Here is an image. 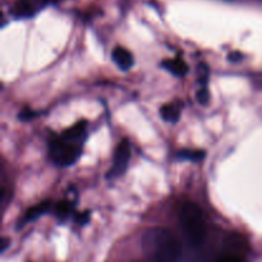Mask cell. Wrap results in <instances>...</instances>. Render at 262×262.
I'll list each match as a JSON object with an SVG mask.
<instances>
[{"instance_id":"obj_1","label":"cell","mask_w":262,"mask_h":262,"mask_svg":"<svg viewBox=\"0 0 262 262\" xmlns=\"http://www.w3.org/2000/svg\"><path fill=\"white\" fill-rule=\"evenodd\" d=\"M142 247L154 262H178L183 253L181 239L171 230L161 227L150 228L143 233Z\"/></svg>"},{"instance_id":"obj_2","label":"cell","mask_w":262,"mask_h":262,"mask_svg":"<svg viewBox=\"0 0 262 262\" xmlns=\"http://www.w3.org/2000/svg\"><path fill=\"white\" fill-rule=\"evenodd\" d=\"M86 136L87 123L78 122L61 136L53 138L49 143V155L53 163L59 166L73 165L81 156Z\"/></svg>"},{"instance_id":"obj_3","label":"cell","mask_w":262,"mask_h":262,"mask_svg":"<svg viewBox=\"0 0 262 262\" xmlns=\"http://www.w3.org/2000/svg\"><path fill=\"white\" fill-rule=\"evenodd\" d=\"M179 220L191 245H201L206 237V224L201 207L192 201L186 202L179 211Z\"/></svg>"},{"instance_id":"obj_4","label":"cell","mask_w":262,"mask_h":262,"mask_svg":"<svg viewBox=\"0 0 262 262\" xmlns=\"http://www.w3.org/2000/svg\"><path fill=\"white\" fill-rule=\"evenodd\" d=\"M53 2L54 0H14L10 8V14L15 19H30Z\"/></svg>"},{"instance_id":"obj_5","label":"cell","mask_w":262,"mask_h":262,"mask_svg":"<svg viewBox=\"0 0 262 262\" xmlns=\"http://www.w3.org/2000/svg\"><path fill=\"white\" fill-rule=\"evenodd\" d=\"M130 159V146L127 140L120 141L119 145L117 146L114 152V158H113V165L112 169L109 170V177H119L127 169L128 163Z\"/></svg>"},{"instance_id":"obj_6","label":"cell","mask_w":262,"mask_h":262,"mask_svg":"<svg viewBox=\"0 0 262 262\" xmlns=\"http://www.w3.org/2000/svg\"><path fill=\"white\" fill-rule=\"evenodd\" d=\"M113 60L115 61L118 67H119L122 71H128L129 68H132L133 63V55L130 54V51H128L127 49L120 48V46H117V48L113 50Z\"/></svg>"},{"instance_id":"obj_7","label":"cell","mask_w":262,"mask_h":262,"mask_svg":"<svg viewBox=\"0 0 262 262\" xmlns=\"http://www.w3.org/2000/svg\"><path fill=\"white\" fill-rule=\"evenodd\" d=\"M163 67L168 72L177 77H183L188 73V66L186 61L181 58H173V59H166L163 61Z\"/></svg>"},{"instance_id":"obj_8","label":"cell","mask_w":262,"mask_h":262,"mask_svg":"<svg viewBox=\"0 0 262 262\" xmlns=\"http://www.w3.org/2000/svg\"><path fill=\"white\" fill-rule=\"evenodd\" d=\"M161 117L166 122L176 123L181 117V106L178 104H168L161 107Z\"/></svg>"},{"instance_id":"obj_9","label":"cell","mask_w":262,"mask_h":262,"mask_svg":"<svg viewBox=\"0 0 262 262\" xmlns=\"http://www.w3.org/2000/svg\"><path fill=\"white\" fill-rule=\"evenodd\" d=\"M49 207H50V204H49V202H42V204H40V205H37V206L32 207V209H30L27 211V215H26V220L36 219V217L40 216V215L45 214V212L49 210Z\"/></svg>"},{"instance_id":"obj_10","label":"cell","mask_w":262,"mask_h":262,"mask_svg":"<svg viewBox=\"0 0 262 262\" xmlns=\"http://www.w3.org/2000/svg\"><path fill=\"white\" fill-rule=\"evenodd\" d=\"M178 158L186 159V160L200 161L205 158L204 151H194V150H182L179 151Z\"/></svg>"},{"instance_id":"obj_11","label":"cell","mask_w":262,"mask_h":262,"mask_svg":"<svg viewBox=\"0 0 262 262\" xmlns=\"http://www.w3.org/2000/svg\"><path fill=\"white\" fill-rule=\"evenodd\" d=\"M73 210V205H71L69 201H63V202H59L55 207V212L60 219H66L69 214L72 212Z\"/></svg>"},{"instance_id":"obj_12","label":"cell","mask_w":262,"mask_h":262,"mask_svg":"<svg viewBox=\"0 0 262 262\" xmlns=\"http://www.w3.org/2000/svg\"><path fill=\"white\" fill-rule=\"evenodd\" d=\"M216 262H245V258L238 255H234V253H228V255L220 256Z\"/></svg>"},{"instance_id":"obj_13","label":"cell","mask_w":262,"mask_h":262,"mask_svg":"<svg viewBox=\"0 0 262 262\" xmlns=\"http://www.w3.org/2000/svg\"><path fill=\"white\" fill-rule=\"evenodd\" d=\"M209 90L206 89V87H202L201 90L199 91V94H197V100L200 101V104H207L209 102Z\"/></svg>"},{"instance_id":"obj_14","label":"cell","mask_w":262,"mask_h":262,"mask_svg":"<svg viewBox=\"0 0 262 262\" xmlns=\"http://www.w3.org/2000/svg\"><path fill=\"white\" fill-rule=\"evenodd\" d=\"M199 73H200V82H201V83H206L209 71H207V67L205 66V64H201V66H200Z\"/></svg>"},{"instance_id":"obj_15","label":"cell","mask_w":262,"mask_h":262,"mask_svg":"<svg viewBox=\"0 0 262 262\" xmlns=\"http://www.w3.org/2000/svg\"><path fill=\"white\" fill-rule=\"evenodd\" d=\"M77 220H78L79 223H84V222H87V220H89V214H83V215H79L78 217H77Z\"/></svg>"}]
</instances>
